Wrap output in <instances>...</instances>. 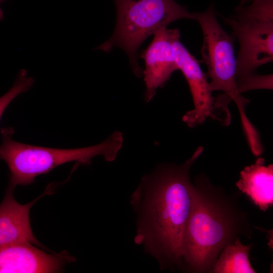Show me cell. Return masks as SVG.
<instances>
[{"label": "cell", "instance_id": "obj_1", "mask_svg": "<svg viewBox=\"0 0 273 273\" xmlns=\"http://www.w3.org/2000/svg\"><path fill=\"white\" fill-rule=\"evenodd\" d=\"M204 150L198 147L181 164L163 163L144 176L131 195L135 244L161 270H182L183 246L192 204L190 170Z\"/></svg>", "mask_w": 273, "mask_h": 273}, {"label": "cell", "instance_id": "obj_2", "mask_svg": "<svg viewBox=\"0 0 273 273\" xmlns=\"http://www.w3.org/2000/svg\"><path fill=\"white\" fill-rule=\"evenodd\" d=\"M191 195L181 271L211 273L226 245L241 237L251 239L253 232L248 214L234 195L212 184L203 173L195 177Z\"/></svg>", "mask_w": 273, "mask_h": 273}, {"label": "cell", "instance_id": "obj_3", "mask_svg": "<svg viewBox=\"0 0 273 273\" xmlns=\"http://www.w3.org/2000/svg\"><path fill=\"white\" fill-rule=\"evenodd\" d=\"M14 130L6 128L1 131L0 160L7 164L11 173L10 186L28 185L35 178L63 164L76 162L88 164L93 158L102 156L108 162L114 161L121 148L123 136L121 132H113L103 142L90 147L60 149L29 145L14 141Z\"/></svg>", "mask_w": 273, "mask_h": 273}, {"label": "cell", "instance_id": "obj_4", "mask_svg": "<svg viewBox=\"0 0 273 273\" xmlns=\"http://www.w3.org/2000/svg\"><path fill=\"white\" fill-rule=\"evenodd\" d=\"M117 20L112 36L97 49L109 52L114 48L127 55L136 76L142 70L138 61L140 46L158 29L181 19H193L192 13L174 0H114Z\"/></svg>", "mask_w": 273, "mask_h": 273}, {"label": "cell", "instance_id": "obj_5", "mask_svg": "<svg viewBox=\"0 0 273 273\" xmlns=\"http://www.w3.org/2000/svg\"><path fill=\"white\" fill-rule=\"evenodd\" d=\"M239 43L237 57L238 89L273 61V0H241L234 14L221 16Z\"/></svg>", "mask_w": 273, "mask_h": 273}, {"label": "cell", "instance_id": "obj_6", "mask_svg": "<svg viewBox=\"0 0 273 273\" xmlns=\"http://www.w3.org/2000/svg\"><path fill=\"white\" fill-rule=\"evenodd\" d=\"M193 19L199 24L203 40L201 52L207 68L206 75L212 92L222 91L236 104L245 133L252 132L254 127L245 112L249 100L238 89L236 82L237 58L234 53L233 34L228 33L218 23L213 5L202 12L192 13Z\"/></svg>", "mask_w": 273, "mask_h": 273}, {"label": "cell", "instance_id": "obj_7", "mask_svg": "<svg viewBox=\"0 0 273 273\" xmlns=\"http://www.w3.org/2000/svg\"><path fill=\"white\" fill-rule=\"evenodd\" d=\"M173 43L177 69L188 82L194 104V108L185 113L183 121L191 128L201 125L208 118L229 125L231 115L228 108L213 97L206 74L198 61L181 42L177 29H174Z\"/></svg>", "mask_w": 273, "mask_h": 273}, {"label": "cell", "instance_id": "obj_8", "mask_svg": "<svg viewBox=\"0 0 273 273\" xmlns=\"http://www.w3.org/2000/svg\"><path fill=\"white\" fill-rule=\"evenodd\" d=\"M174 29L162 27L156 31L153 38L140 57L144 60L142 71L146 87L145 100L151 101L156 90L164 86L173 72L177 70L173 39Z\"/></svg>", "mask_w": 273, "mask_h": 273}, {"label": "cell", "instance_id": "obj_9", "mask_svg": "<svg viewBox=\"0 0 273 273\" xmlns=\"http://www.w3.org/2000/svg\"><path fill=\"white\" fill-rule=\"evenodd\" d=\"M74 260L66 253L48 254L28 243L0 248V273L57 272Z\"/></svg>", "mask_w": 273, "mask_h": 273}, {"label": "cell", "instance_id": "obj_10", "mask_svg": "<svg viewBox=\"0 0 273 273\" xmlns=\"http://www.w3.org/2000/svg\"><path fill=\"white\" fill-rule=\"evenodd\" d=\"M13 190L9 187L0 204V248L23 243L38 245L29 219L30 208L38 199L20 204L13 196Z\"/></svg>", "mask_w": 273, "mask_h": 273}, {"label": "cell", "instance_id": "obj_11", "mask_svg": "<svg viewBox=\"0 0 273 273\" xmlns=\"http://www.w3.org/2000/svg\"><path fill=\"white\" fill-rule=\"evenodd\" d=\"M236 185L261 210L265 211L272 205L273 165H265L263 158L259 157L246 166Z\"/></svg>", "mask_w": 273, "mask_h": 273}, {"label": "cell", "instance_id": "obj_12", "mask_svg": "<svg viewBox=\"0 0 273 273\" xmlns=\"http://www.w3.org/2000/svg\"><path fill=\"white\" fill-rule=\"evenodd\" d=\"M253 244L244 245L240 239L226 245L220 252L211 273H254L249 259Z\"/></svg>", "mask_w": 273, "mask_h": 273}, {"label": "cell", "instance_id": "obj_13", "mask_svg": "<svg viewBox=\"0 0 273 273\" xmlns=\"http://www.w3.org/2000/svg\"><path fill=\"white\" fill-rule=\"evenodd\" d=\"M33 82V79L28 76L25 70H22L20 71L13 86L0 97V119L10 103L18 95L27 91L32 86Z\"/></svg>", "mask_w": 273, "mask_h": 273}, {"label": "cell", "instance_id": "obj_14", "mask_svg": "<svg viewBox=\"0 0 273 273\" xmlns=\"http://www.w3.org/2000/svg\"><path fill=\"white\" fill-rule=\"evenodd\" d=\"M5 0H0V20H1L3 18V12L1 8L2 3Z\"/></svg>", "mask_w": 273, "mask_h": 273}, {"label": "cell", "instance_id": "obj_15", "mask_svg": "<svg viewBox=\"0 0 273 273\" xmlns=\"http://www.w3.org/2000/svg\"><path fill=\"white\" fill-rule=\"evenodd\" d=\"M255 76H254V77H255ZM254 77H253V78H254ZM244 88H243V89H244ZM242 91H243V90H242Z\"/></svg>", "mask_w": 273, "mask_h": 273}]
</instances>
